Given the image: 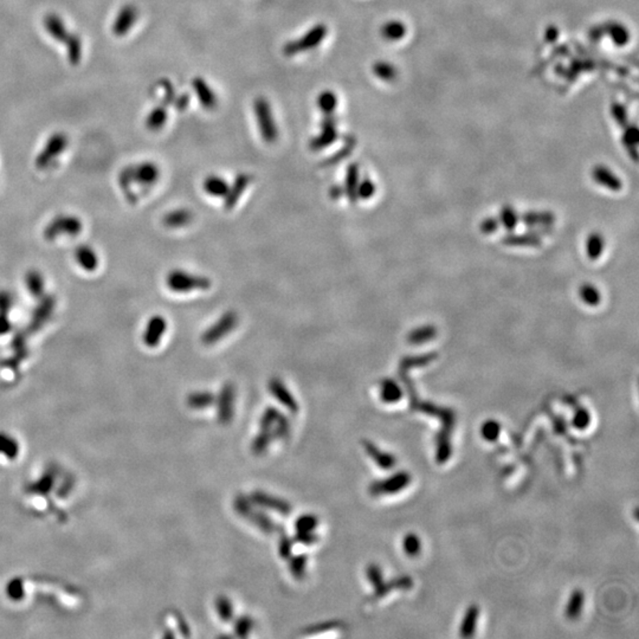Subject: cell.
Here are the masks:
<instances>
[{
	"instance_id": "cell-37",
	"label": "cell",
	"mask_w": 639,
	"mask_h": 639,
	"mask_svg": "<svg viewBox=\"0 0 639 639\" xmlns=\"http://www.w3.org/2000/svg\"><path fill=\"white\" fill-rule=\"evenodd\" d=\"M480 435L487 442H490V443L496 442L501 435V424L494 419L485 420L480 427Z\"/></svg>"
},
{
	"instance_id": "cell-23",
	"label": "cell",
	"mask_w": 639,
	"mask_h": 639,
	"mask_svg": "<svg viewBox=\"0 0 639 639\" xmlns=\"http://www.w3.org/2000/svg\"><path fill=\"white\" fill-rule=\"evenodd\" d=\"M229 183L222 176H209L203 183V188L209 196L214 198H224L229 191Z\"/></svg>"
},
{
	"instance_id": "cell-29",
	"label": "cell",
	"mask_w": 639,
	"mask_h": 639,
	"mask_svg": "<svg viewBox=\"0 0 639 639\" xmlns=\"http://www.w3.org/2000/svg\"><path fill=\"white\" fill-rule=\"evenodd\" d=\"M605 249V239L604 236L598 232L589 234L586 239V255L591 261H597L600 258Z\"/></svg>"
},
{
	"instance_id": "cell-47",
	"label": "cell",
	"mask_w": 639,
	"mask_h": 639,
	"mask_svg": "<svg viewBox=\"0 0 639 639\" xmlns=\"http://www.w3.org/2000/svg\"><path fill=\"white\" fill-rule=\"evenodd\" d=\"M329 196L333 201H338L341 196H345L343 186H341V185H334V186H332L329 190Z\"/></svg>"
},
{
	"instance_id": "cell-4",
	"label": "cell",
	"mask_w": 639,
	"mask_h": 639,
	"mask_svg": "<svg viewBox=\"0 0 639 639\" xmlns=\"http://www.w3.org/2000/svg\"><path fill=\"white\" fill-rule=\"evenodd\" d=\"M327 34H328V28L323 23L315 24L301 37L285 43V45L283 46V54L287 57H293L296 54L314 50L315 48L321 45V43L326 39Z\"/></svg>"
},
{
	"instance_id": "cell-8",
	"label": "cell",
	"mask_w": 639,
	"mask_h": 639,
	"mask_svg": "<svg viewBox=\"0 0 639 639\" xmlns=\"http://www.w3.org/2000/svg\"><path fill=\"white\" fill-rule=\"evenodd\" d=\"M68 138L65 134L56 133L51 135L49 140L46 141L45 146L36 158L34 165L38 170L45 171L48 168H51L54 160L59 158V155L62 154L63 152L67 150Z\"/></svg>"
},
{
	"instance_id": "cell-18",
	"label": "cell",
	"mask_w": 639,
	"mask_h": 639,
	"mask_svg": "<svg viewBox=\"0 0 639 639\" xmlns=\"http://www.w3.org/2000/svg\"><path fill=\"white\" fill-rule=\"evenodd\" d=\"M360 181V168L358 163H351L347 168L346 176H345V185H343V191L346 194L348 201L351 204H356L358 199V185Z\"/></svg>"
},
{
	"instance_id": "cell-11",
	"label": "cell",
	"mask_w": 639,
	"mask_h": 639,
	"mask_svg": "<svg viewBox=\"0 0 639 639\" xmlns=\"http://www.w3.org/2000/svg\"><path fill=\"white\" fill-rule=\"evenodd\" d=\"M166 330H168L166 318L161 315H154L147 322L143 334H142V341L148 348H155L159 346L160 341L163 334L166 333Z\"/></svg>"
},
{
	"instance_id": "cell-39",
	"label": "cell",
	"mask_w": 639,
	"mask_h": 639,
	"mask_svg": "<svg viewBox=\"0 0 639 639\" xmlns=\"http://www.w3.org/2000/svg\"><path fill=\"white\" fill-rule=\"evenodd\" d=\"M376 186L372 180L369 179V178H364V179L360 180L359 185H358V191H356L358 199L368 201L376 194Z\"/></svg>"
},
{
	"instance_id": "cell-16",
	"label": "cell",
	"mask_w": 639,
	"mask_h": 639,
	"mask_svg": "<svg viewBox=\"0 0 639 639\" xmlns=\"http://www.w3.org/2000/svg\"><path fill=\"white\" fill-rule=\"evenodd\" d=\"M592 176H594V181L597 184L610 190V191L618 192L622 188V180L619 179L613 172L605 168V166H602V165H598L597 168H594Z\"/></svg>"
},
{
	"instance_id": "cell-35",
	"label": "cell",
	"mask_w": 639,
	"mask_h": 639,
	"mask_svg": "<svg viewBox=\"0 0 639 639\" xmlns=\"http://www.w3.org/2000/svg\"><path fill=\"white\" fill-rule=\"evenodd\" d=\"M372 72L379 80L392 82L397 77V69L386 61H376L372 65Z\"/></svg>"
},
{
	"instance_id": "cell-10",
	"label": "cell",
	"mask_w": 639,
	"mask_h": 639,
	"mask_svg": "<svg viewBox=\"0 0 639 639\" xmlns=\"http://www.w3.org/2000/svg\"><path fill=\"white\" fill-rule=\"evenodd\" d=\"M39 300L41 302L36 305V308L32 312L29 327H28L30 333H36L37 330L41 329L46 322L50 320L54 307H56V298L51 295H43Z\"/></svg>"
},
{
	"instance_id": "cell-2",
	"label": "cell",
	"mask_w": 639,
	"mask_h": 639,
	"mask_svg": "<svg viewBox=\"0 0 639 639\" xmlns=\"http://www.w3.org/2000/svg\"><path fill=\"white\" fill-rule=\"evenodd\" d=\"M44 26L51 37L54 38L57 42H62L65 45L68 57L71 64L80 63L82 59V41L80 37L72 32L70 34V31L65 26V23L56 14L48 16L44 19Z\"/></svg>"
},
{
	"instance_id": "cell-7",
	"label": "cell",
	"mask_w": 639,
	"mask_h": 639,
	"mask_svg": "<svg viewBox=\"0 0 639 639\" xmlns=\"http://www.w3.org/2000/svg\"><path fill=\"white\" fill-rule=\"evenodd\" d=\"M237 325H239V315L234 310H229L223 314L212 326H210L207 329L205 330L201 334V343L206 346L217 343L218 341L225 338L226 335L230 334Z\"/></svg>"
},
{
	"instance_id": "cell-21",
	"label": "cell",
	"mask_w": 639,
	"mask_h": 639,
	"mask_svg": "<svg viewBox=\"0 0 639 639\" xmlns=\"http://www.w3.org/2000/svg\"><path fill=\"white\" fill-rule=\"evenodd\" d=\"M502 243L508 247H540L541 242V236L538 234H509L502 239Z\"/></svg>"
},
{
	"instance_id": "cell-33",
	"label": "cell",
	"mask_w": 639,
	"mask_h": 639,
	"mask_svg": "<svg viewBox=\"0 0 639 639\" xmlns=\"http://www.w3.org/2000/svg\"><path fill=\"white\" fill-rule=\"evenodd\" d=\"M578 293L581 301L589 307H597L602 302V294L594 284H581Z\"/></svg>"
},
{
	"instance_id": "cell-40",
	"label": "cell",
	"mask_w": 639,
	"mask_h": 639,
	"mask_svg": "<svg viewBox=\"0 0 639 639\" xmlns=\"http://www.w3.org/2000/svg\"><path fill=\"white\" fill-rule=\"evenodd\" d=\"M589 424H591V414H589L587 409H584V407H580L578 409L576 412H574V416L572 418V425L577 429V430L584 431L589 427Z\"/></svg>"
},
{
	"instance_id": "cell-30",
	"label": "cell",
	"mask_w": 639,
	"mask_h": 639,
	"mask_svg": "<svg viewBox=\"0 0 639 639\" xmlns=\"http://www.w3.org/2000/svg\"><path fill=\"white\" fill-rule=\"evenodd\" d=\"M168 122V109L163 105L152 109L151 113L146 117L147 130L151 132H159Z\"/></svg>"
},
{
	"instance_id": "cell-36",
	"label": "cell",
	"mask_w": 639,
	"mask_h": 639,
	"mask_svg": "<svg viewBox=\"0 0 639 639\" xmlns=\"http://www.w3.org/2000/svg\"><path fill=\"white\" fill-rule=\"evenodd\" d=\"M498 221H500V225L503 226L507 231L511 232L518 226L520 218L514 207H511L510 205H505L500 212Z\"/></svg>"
},
{
	"instance_id": "cell-27",
	"label": "cell",
	"mask_w": 639,
	"mask_h": 639,
	"mask_svg": "<svg viewBox=\"0 0 639 639\" xmlns=\"http://www.w3.org/2000/svg\"><path fill=\"white\" fill-rule=\"evenodd\" d=\"M437 336V328L432 325H426V326L418 327L416 329L411 330L407 334V343L411 345H422V343H429L431 340Z\"/></svg>"
},
{
	"instance_id": "cell-22",
	"label": "cell",
	"mask_w": 639,
	"mask_h": 639,
	"mask_svg": "<svg viewBox=\"0 0 639 639\" xmlns=\"http://www.w3.org/2000/svg\"><path fill=\"white\" fill-rule=\"evenodd\" d=\"M478 617H480V607L477 605L469 606L467 611H465V614H464L462 624H460V637L469 638V637L475 635Z\"/></svg>"
},
{
	"instance_id": "cell-1",
	"label": "cell",
	"mask_w": 639,
	"mask_h": 639,
	"mask_svg": "<svg viewBox=\"0 0 639 639\" xmlns=\"http://www.w3.org/2000/svg\"><path fill=\"white\" fill-rule=\"evenodd\" d=\"M159 179L160 168H158V165L152 161H143L123 168L119 176V185L125 194V199L130 201V204H135L138 201V196L134 193L132 188L133 184H138V186L141 187H151L156 184Z\"/></svg>"
},
{
	"instance_id": "cell-26",
	"label": "cell",
	"mask_w": 639,
	"mask_h": 639,
	"mask_svg": "<svg viewBox=\"0 0 639 639\" xmlns=\"http://www.w3.org/2000/svg\"><path fill=\"white\" fill-rule=\"evenodd\" d=\"M26 285L28 292L32 296L41 298L44 295V289H45V281H44L42 272H38L36 269L26 272Z\"/></svg>"
},
{
	"instance_id": "cell-28",
	"label": "cell",
	"mask_w": 639,
	"mask_h": 639,
	"mask_svg": "<svg viewBox=\"0 0 639 639\" xmlns=\"http://www.w3.org/2000/svg\"><path fill=\"white\" fill-rule=\"evenodd\" d=\"M316 105H318V109L321 110V113L325 116H330V115L334 114L335 109L338 108V95L334 92L329 90V89L323 90V92L318 94V99H316Z\"/></svg>"
},
{
	"instance_id": "cell-44",
	"label": "cell",
	"mask_w": 639,
	"mask_h": 639,
	"mask_svg": "<svg viewBox=\"0 0 639 639\" xmlns=\"http://www.w3.org/2000/svg\"><path fill=\"white\" fill-rule=\"evenodd\" d=\"M213 396L211 393L209 392H198L192 394L188 401L190 404L193 406H206L209 405L210 403L212 401Z\"/></svg>"
},
{
	"instance_id": "cell-5",
	"label": "cell",
	"mask_w": 639,
	"mask_h": 639,
	"mask_svg": "<svg viewBox=\"0 0 639 639\" xmlns=\"http://www.w3.org/2000/svg\"><path fill=\"white\" fill-rule=\"evenodd\" d=\"M254 112H255L259 134L264 141L267 143H274L277 141L278 130H277L270 102L265 97H257L254 102Z\"/></svg>"
},
{
	"instance_id": "cell-3",
	"label": "cell",
	"mask_w": 639,
	"mask_h": 639,
	"mask_svg": "<svg viewBox=\"0 0 639 639\" xmlns=\"http://www.w3.org/2000/svg\"><path fill=\"white\" fill-rule=\"evenodd\" d=\"M166 284L173 293H191L194 290H209L211 280L206 276L194 275L181 269H174L166 277Z\"/></svg>"
},
{
	"instance_id": "cell-38",
	"label": "cell",
	"mask_w": 639,
	"mask_h": 639,
	"mask_svg": "<svg viewBox=\"0 0 639 639\" xmlns=\"http://www.w3.org/2000/svg\"><path fill=\"white\" fill-rule=\"evenodd\" d=\"M368 452H369V455L372 456L376 463L381 465V468H392V467H394V464H396V458H394L392 455L385 454V452H381L376 447H373V445H368Z\"/></svg>"
},
{
	"instance_id": "cell-25",
	"label": "cell",
	"mask_w": 639,
	"mask_h": 639,
	"mask_svg": "<svg viewBox=\"0 0 639 639\" xmlns=\"http://www.w3.org/2000/svg\"><path fill=\"white\" fill-rule=\"evenodd\" d=\"M406 26L401 21H386L384 26H381V34L387 42H397L400 41L401 38L405 37Z\"/></svg>"
},
{
	"instance_id": "cell-24",
	"label": "cell",
	"mask_w": 639,
	"mask_h": 639,
	"mask_svg": "<svg viewBox=\"0 0 639 639\" xmlns=\"http://www.w3.org/2000/svg\"><path fill=\"white\" fill-rule=\"evenodd\" d=\"M403 389L393 379H384L381 383V400L386 404H394L403 398Z\"/></svg>"
},
{
	"instance_id": "cell-45",
	"label": "cell",
	"mask_w": 639,
	"mask_h": 639,
	"mask_svg": "<svg viewBox=\"0 0 639 639\" xmlns=\"http://www.w3.org/2000/svg\"><path fill=\"white\" fill-rule=\"evenodd\" d=\"M13 298L8 292H0V312H10L12 308Z\"/></svg>"
},
{
	"instance_id": "cell-14",
	"label": "cell",
	"mask_w": 639,
	"mask_h": 639,
	"mask_svg": "<svg viewBox=\"0 0 639 639\" xmlns=\"http://www.w3.org/2000/svg\"><path fill=\"white\" fill-rule=\"evenodd\" d=\"M138 18L139 12L136 8L133 5H127L120 12L117 13L116 18L114 21V34L119 36V37L125 36L135 26Z\"/></svg>"
},
{
	"instance_id": "cell-42",
	"label": "cell",
	"mask_w": 639,
	"mask_h": 639,
	"mask_svg": "<svg viewBox=\"0 0 639 639\" xmlns=\"http://www.w3.org/2000/svg\"><path fill=\"white\" fill-rule=\"evenodd\" d=\"M422 549L420 540L416 534H407L404 539V551L409 556H417Z\"/></svg>"
},
{
	"instance_id": "cell-19",
	"label": "cell",
	"mask_w": 639,
	"mask_h": 639,
	"mask_svg": "<svg viewBox=\"0 0 639 639\" xmlns=\"http://www.w3.org/2000/svg\"><path fill=\"white\" fill-rule=\"evenodd\" d=\"M523 224L531 229H542L556 222V216L549 211H528L523 214Z\"/></svg>"
},
{
	"instance_id": "cell-46",
	"label": "cell",
	"mask_w": 639,
	"mask_h": 639,
	"mask_svg": "<svg viewBox=\"0 0 639 639\" xmlns=\"http://www.w3.org/2000/svg\"><path fill=\"white\" fill-rule=\"evenodd\" d=\"M12 326L9 320V312H0V335L8 334Z\"/></svg>"
},
{
	"instance_id": "cell-15",
	"label": "cell",
	"mask_w": 639,
	"mask_h": 639,
	"mask_svg": "<svg viewBox=\"0 0 639 639\" xmlns=\"http://www.w3.org/2000/svg\"><path fill=\"white\" fill-rule=\"evenodd\" d=\"M411 482L409 472H398L394 476L389 477V480L378 482L373 485V494H396L405 489Z\"/></svg>"
},
{
	"instance_id": "cell-32",
	"label": "cell",
	"mask_w": 639,
	"mask_h": 639,
	"mask_svg": "<svg viewBox=\"0 0 639 639\" xmlns=\"http://www.w3.org/2000/svg\"><path fill=\"white\" fill-rule=\"evenodd\" d=\"M19 444L13 438L12 436L0 432V455L4 456L8 460H13L19 455Z\"/></svg>"
},
{
	"instance_id": "cell-17",
	"label": "cell",
	"mask_w": 639,
	"mask_h": 639,
	"mask_svg": "<svg viewBox=\"0 0 639 639\" xmlns=\"http://www.w3.org/2000/svg\"><path fill=\"white\" fill-rule=\"evenodd\" d=\"M75 259L77 264L85 272H95L99 267V256L97 251L87 244H82L76 247Z\"/></svg>"
},
{
	"instance_id": "cell-31",
	"label": "cell",
	"mask_w": 639,
	"mask_h": 639,
	"mask_svg": "<svg viewBox=\"0 0 639 639\" xmlns=\"http://www.w3.org/2000/svg\"><path fill=\"white\" fill-rule=\"evenodd\" d=\"M585 605V594L581 589H574L568 599L566 616L569 619H577Z\"/></svg>"
},
{
	"instance_id": "cell-6",
	"label": "cell",
	"mask_w": 639,
	"mask_h": 639,
	"mask_svg": "<svg viewBox=\"0 0 639 639\" xmlns=\"http://www.w3.org/2000/svg\"><path fill=\"white\" fill-rule=\"evenodd\" d=\"M83 230V223L74 214H59L45 226L43 236L46 241H54L59 236L76 237Z\"/></svg>"
},
{
	"instance_id": "cell-43",
	"label": "cell",
	"mask_w": 639,
	"mask_h": 639,
	"mask_svg": "<svg viewBox=\"0 0 639 639\" xmlns=\"http://www.w3.org/2000/svg\"><path fill=\"white\" fill-rule=\"evenodd\" d=\"M500 221L498 218L487 217L480 222V230L483 234H493L498 230Z\"/></svg>"
},
{
	"instance_id": "cell-12",
	"label": "cell",
	"mask_w": 639,
	"mask_h": 639,
	"mask_svg": "<svg viewBox=\"0 0 639 639\" xmlns=\"http://www.w3.org/2000/svg\"><path fill=\"white\" fill-rule=\"evenodd\" d=\"M251 181H252V176L247 173H239V176H236L232 185L229 186V191L226 193V196H224V209L227 211L234 209Z\"/></svg>"
},
{
	"instance_id": "cell-34",
	"label": "cell",
	"mask_w": 639,
	"mask_h": 639,
	"mask_svg": "<svg viewBox=\"0 0 639 639\" xmlns=\"http://www.w3.org/2000/svg\"><path fill=\"white\" fill-rule=\"evenodd\" d=\"M269 389L272 391V394L275 396L278 400L282 401L283 404L289 407H296V403L294 400L293 396L290 394L287 387L284 386L283 383L280 379H272L269 383Z\"/></svg>"
},
{
	"instance_id": "cell-13",
	"label": "cell",
	"mask_w": 639,
	"mask_h": 639,
	"mask_svg": "<svg viewBox=\"0 0 639 639\" xmlns=\"http://www.w3.org/2000/svg\"><path fill=\"white\" fill-rule=\"evenodd\" d=\"M192 88L199 101L201 107L206 110H213L218 105V97L210 84L203 77H194L192 80Z\"/></svg>"
},
{
	"instance_id": "cell-41",
	"label": "cell",
	"mask_w": 639,
	"mask_h": 639,
	"mask_svg": "<svg viewBox=\"0 0 639 639\" xmlns=\"http://www.w3.org/2000/svg\"><path fill=\"white\" fill-rule=\"evenodd\" d=\"M12 349L14 351V356L19 360H24L28 355V345H26V336L23 333H17L12 338Z\"/></svg>"
},
{
	"instance_id": "cell-20",
	"label": "cell",
	"mask_w": 639,
	"mask_h": 639,
	"mask_svg": "<svg viewBox=\"0 0 639 639\" xmlns=\"http://www.w3.org/2000/svg\"><path fill=\"white\" fill-rule=\"evenodd\" d=\"M193 221L192 211L188 209L172 210L163 217V226L168 229H180L190 225Z\"/></svg>"
},
{
	"instance_id": "cell-9",
	"label": "cell",
	"mask_w": 639,
	"mask_h": 639,
	"mask_svg": "<svg viewBox=\"0 0 639 639\" xmlns=\"http://www.w3.org/2000/svg\"><path fill=\"white\" fill-rule=\"evenodd\" d=\"M338 138L336 121L333 116H326L321 123V130L318 135H315L310 142V150L314 152H320L326 150L327 147L332 146Z\"/></svg>"
}]
</instances>
